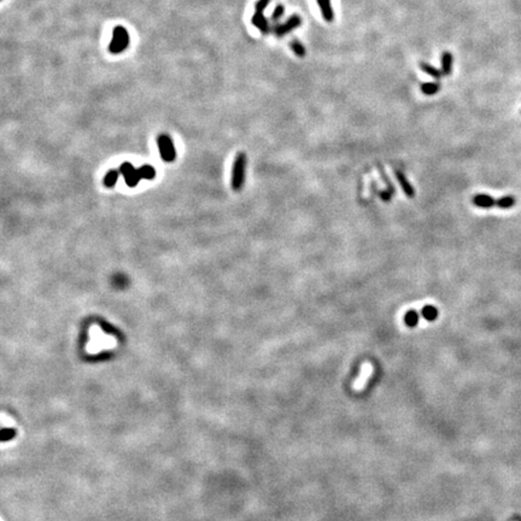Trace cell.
I'll return each instance as SVG.
<instances>
[{
  "instance_id": "6da1fadb",
  "label": "cell",
  "mask_w": 521,
  "mask_h": 521,
  "mask_svg": "<svg viewBox=\"0 0 521 521\" xmlns=\"http://www.w3.org/2000/svg\"><path fill=\"white\" fill-rule=\"evenodd\" d=\"M472 203L476 207L482 208V209H489V208H501V209H509L515 205V198L512 196H505L503 198L495 199L487 194H476L472 198Z\"/></svg>"
},
{
  "instance_id": "e0dca14e",
  "label": "cell",
  "mask_w": 521,
  "mask_h": 521,
  "mask_svg": "<svg viewBox=\"0 0 521 521\" xmlns=\"http://www.w3.org/2000/svg\"><path fill=\"white\" fill-rule=\"evenodd\" d=\"M119 175H120V171L117 170H110L109 173L106 174V176L104 178V185L106 187H112L115 184H116L117 179H119Z\"/></svg>"
},
{
  "instance_id": "52a82bcc",
  "label": "cell",
  "mask_w": 521,
  "mask_h": 521,
  "mask_svg": "<svg viewBox=\"0 0 521 521\" xmlns=\"http://www.w3.org/2000/svg\"><path fill=\"white\" fill-rule=\"evenodd\" d=\"M251 22H252V24L255 25L258 30H260L262 34H268V33L271 32V24H269V21L266 19V16H264V11L256 10L255 15H253L252 19H251Z\"/></svg>"
},
{
  "instance_id": "ac0fdd59",
  "label": "cell",
  "mask_w": 521,
  "mask_h": 521,
  "mask_svg": "<svg viewBox=\"0 0 521 521\" xmlns=\"http://www.w3.org/2000/svg\"><path fill=\"white\" fill-rule=\"evenodd\" d=\"M284 14H285V6H284V5H281V4L276 5L275 9H274V11H273V14H271V21H273V22H278V21L280 20L282 16H284Z\"/></svg>"
},
{
  "instance_id": "9c48e42d",
  "label": "cell",
  "mask_w": 521,
  "mask_h": 521,
  "mask_svg": "<svg viewBox=\"0 0 521 521\" xmlns=\"http://www.w3.org/2000/svg\"><path fill=\"white\" fill-rule=\"evenodd\" d=\"M317 5L320 7V12L322 19L326 22L331 23L334 20V11L332 7V0H316Z\"/></svg>"
},
{
  "instance_id": "ba28073f",
  "label": "cell",
  "mask_w": 521,
  "mask_h": 521,
  "mask_svg": "<svg viewBox=\"0 0 521 521\" xmlns=\"http://www.w3.org/2000/svg\"><path fill=\"white\" fill-rule=\"evenodd\" d=\"M394 174H395V178L397 179V181H398L399 186L402 187L403 192H404L405 196L408 197V198H414L415 197V189L413 188V186L410 185V182L408 181V179L405 178L404 174L402 173V171H399L398 169H394Z\"/></svg>"
},
{
  "instance_id": "5bb4252c",
  "label": "cell",
  "mask_w": 521,
  "mask_h": 521,
  "mask_svg": "<svg viewBox=\"0 0 521 521\" xmlns=\"http://www.w3.org/2000/svg\"><path fill=\"white\" fill-rule=\"evenodd\" d=\"M421 315L427 321H435L438 317V310L433 305H426V307L422 308Z\"/></svg>"
},
{
  "instance_id": "277c9868",
  "label": "cell",
  "mask_w": 521,
  "mask_h": 521,
  "mask_svg": "<svg viewBox=\"0 0 521 521\" xmlns=\"http://www.w3.org/2000/svg\"><path fill=\"white\" fill-rule=\"evenodd\" d=\"M157 145L158 150H160L161 158L164 162H174L176 158V150L175 146H174L173 141H171L170 137L168 134H161L157 138Z\"/></svg>"
},
{
  "instance_id": "8992f818",
  "label": "cell",
  "mask_w": 521,
  "mask_h": 521,
  "mask_svg": "<svg viewBox=\"0 0 521 521\" xmlns=\"http://www.w3.org/2000/svg\"><path fill=\"white\" fill-rule=\"evenodd\" d=\"M120 173L122 174L125 180V184L129 187H135L141 180L139 169H134L133 164L129 163V162L122 163V166H121L120 168Z\"/></svg>"
},
{
  "instance_id": "d6986e66",
  "label": "cell",
  "mask_w": 521,
  "mask_h": 521,
  "mask_svg": "<svg viewBox=\"0 0 521 521\" xmlns=\"http://www.w3.org/2000/svg\"><path fill=\"white\" fill-rule=\"evenodd\" d=\"M271 0H258L257 2H256V10H261V11H264L266 10V7L268 6L269 2H271Z\"/></svg>"
},
{
  "instance_id": "7c38bea8",
  "label": "cell",
  "mask_w": 521,
  "mask_h": 521,
  "mask_svg": "<svg viewBox=\"0 0 521 521\" xmlns=\"http://www.w3.org/2000/svg\"><path fill=\"white\" fill-rule=\"evenodd\" d=\"M420 69L423 71V73L427 74V75H430L431 78L435 79V80H439V79H441V76H443L441 70H439L438 68H436V66L431 65L430 63H426V62H421Z\"/></svg>"
},
{
  "instance_id": "4fadbf2b",
  "label": "cell",
  "mask_w": 521,
  "mask_h": 521,
  "mask_svg": "<svg viewBox=\"0 0 521 521\" xmlns=\"http://www.w3.org/2000/svg\"><path fill=\"white\" fill-rule=\"evenodd\" d=\"M290 47H291L292 52H293L297 57L303 58V57H305V55H307V50H305L304 45H303L298 39H296V38L291 40V42H290Z\"/></svg>"
},
{
  "instance_id": "5b68a950",
  "label": "cell",
  "mask_w": 521,
  "mask_h": 521,
  "mask_svg": "<svg viewBox=\"0 0 521 521\" xmlns=\"http://www.w3.org/2000/svg\"><path fill=\"white\" fill-rule=\"evenodd\" d=\"M302 23L303 20L299 15H292V16H290L284 23L276 24L275 27L273 28V32L278 38H282L289 34V33L293 32V30L297 29L298 27H301Z\"/></svg>"
},
{
  "instance_id": "8fae6325",
  "label": "cell",
  "mask_w": 521,
  "mask_h": 521,
  "mask_svg": "<svg viewBox=\"0 0 521 521\" xmlns=\"http://www.w3.org/2000/svg\"><path fill=\"white\" fill-rule=\"evenodd\" d=\"M440 88H441L440 83L437 81L423 82V83H421V86H420L421 92H422L425 96H435V94H437L438 92L440 91Z\"/></svg>"
},
{
  "instance_id": "2e32d148",
  "label": "cell",
  "mask_w": 521,
  "mask_h": 521,
  "mask_svg": "<svg viewBox=\"0 0 521 521\" xmlns=\"http://www.w3.org/2000/svg\"><path fill=\"white\" fill-rule=\"evenodd\" d=\"M419 316L420 315L417 314L415 310H409V312L404 315V323L408 327H414V326H417V322H419Z\"/></svg>"
},
{
  "instance_id": "9a60e30c",
  "label": "cell",
  "mask_w": 521,
  "mask_h": 521,
  "mask_svg": "<svg viewBox=\"0 0 521 521\" xmlns=\"http://www.w3.org/2000/svg\"><path fill=\"white\" fill-rule=\"evenodd\" d=\"M139 173L141 175V179H146V180H152L156 176V170L153 167L145 164L141 168H139Z\"/></svg>"
},
{
  "instance_id": "7a4b0ae2",
  "label": "cell",
  "mask_w": 521,
  "mask_h": 521,
  "mask_svg": "<svg viewBox=\"0 0 521 521\" xmlns=\"http://www.w3.org/2000/svg\"><path fill=\"white\" fill-rule=\"evenodd\" d=\"M246 155L244 152H239L235 157L234 164H233L232 170V188L234 191H240L245 182V171H246Z\"/></svg>"
},
{
  "instance_id": "30bf717a",
  "label": "cell",
  "mask_w": 521,
  "mask_h": 521,
  "mask_svg": "<svg viewBox=\"0 0 521 521\" xmlns=\"http://www.w3.org/2000/svg\"><path fill=\"white\" fill-rule=\"evenodd\" d=\"M454 56L449 51H444L440 57V70L444 76H449L453 73Z\"/></svg>"
},
{
  "instance_id": "3957f363",
  "label": "cell",
  "mask_w": 521,
  "mask_h": 521,
  "mask_svg": "<svg viewBox=\"0 0 521 521\" xmlns=\"http://www.w3.org/2000/svg\"><path fill=\"white\" fill-rule=\"evenodd\" d=\"M128 45H129V34H128L127 29L122 25L115 27L114 32H112V40L109 46L110 52L114 55H119L127 50Z\"/></svg>"
}]
</instances>
